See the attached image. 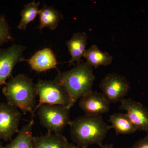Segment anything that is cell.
Segmentation results:
<instances>
[{
    "label": "cell",
    "mask_w": 148,
    "mask_h": 148,
    "mask_svg": "<svg viewBox=\"0 0 148 148\" xmlns=\"http://www.w3.org/2000/svg\"><path fill=\"white\" fill-rule=\"evenodd\" d=\"M71 138L75 145L83 148L92 145L101 147L110 125L104 121L102 116L84 115L71 121L69 125Z\"/></svg>",
    "instance_id": "6da1fadb"
},
{
    "label": "cell",
    "mask_w": 148,
    "mask_h": 148,
    "mask_svg": "<svg viewBox=\"0 0 148 148\" xmlns=\"http://www.w3.org/2000/svg\"><path fill=\"white\" fill-rule=\"evenodd\" d=\"M7 103L24 113H33L36 106V84L26 74H18L7 82L2 89Z\"/></svg>",
    "instance_id": "7a4b0ae2"
},
{
    "label": "cell",
    "mask_w": 148,
    "mask_h": 148,
    "mask_svg": "<svg viewBox=\"0 0 148 148\" xmlns=\"http://www.w3.org/2000/svg\"><path fill=\"white\" fill-rule=\"evenodd\" d=\"M95 79L92 68L86 62H82L69 71L58 72L54 79L65 88L72 108L84 95L92 90Z\"/></svg>",
    "instance_id": "3957f363"
},
{
    "label": "cell",
    "mask_w": 148,
    "mask_h": 148,
    "mask_svg": "<svg viewBox=\"0 0 148 148\" xmlns=\"http://www.w3.org/2000/svg\"><path fill=\"white\" fill-rule=\"evenodd\" d=\"M37 111L40 123L49 132L62 134L64 128L71 121L70 109L66 106L45 104Z\"/></svg>",
    "instance_id": "277c9868"
},
{
    "label": "cell",
    "mask_w": 148,
    "mask_h": 148,
    "mask_svg": "<svg viewBox=\"0 0 148 148\" xmlns=\"http://www.w3.org/2000/svg\"><path fill=\"white\" fill-rule=\"evenodd\" d=\"M36 86L39 100L32 114V119L38 108L45 104L61 105L70 109L72 108L68 93L63 86L55 80H39Z\"/></svg>",
    "instance_id": "5b68a950"
},
{
    "label": "cell",
    "mask_w": 148,
    "mask_h": 148,
    "mask_svg": "<svg viewBox=\"0 0 148 148\" xmlns=\"http://www.w3.org/2000/svg\"><path fill=\"white\" fill-rule=\"evenodd\" d=\"M100 87L110 103H117L124 99L129 91L130 83L123 76L111 73L103 78Z\"/></svg>",
    "instance_id": "8992f818"
},
{
    "label": "cell",
    "mask_w": 148,
    "mask_h": 148,
    "mask_svg": "<svg viewBox=\"0 0 148 148\" xmlns=\"http://www.w3.org/2000/svg\"><path fill=\"white\" fill-rule=\"evenodd\" d=\"M25 49L24 46L18 44L0 48V86L5 84L7 80L11 77L16 64L26 61L23 55Z\"/></svg>",
    "instance_id": "52a82bcc"
},
{
    "label": "cell",
    "mask_w": 148,
    "mask_h": 148,
    "mask_svg": "<svg viewBox=\"0 0 148 148\" xmlns=\"http://www.w3.org/2000/svg\"><path fill=\"white\" fill-rule=\"evenodd\" d=\"M21 114L18 109L7 103L0 102V139L11 141L18 133Z\"/></svg>",
    "instance_id": "ba28073f"
},
{
    "label": "cell",
    "mask_w": 148,
    "mask_h": 148,
    "mask_svg": "<svg viewBox=\"0 0 148 148\" xmlns=\"http://www.w3.org/2000/svg\"><path fill=\"white\" fill-rule=\"evenodd\" d=\"M110 103L103 93L91 90L79 99V106L85 114L102 116L110 110Z\"/></svg>",
    "instance_id": "9c48e42d"
},
{
    "label": "cell",
    "mask_w": 148,
    "mask_h": 148,
    "mask_svg": "<svg viewBox=\"0 0 148 148\" xmlns=\"http://www.w3.org/2000/svg\"><path fill=\"white\" fill-rule=\"evenodd\" d=\"M120 110L127 112L128 118L138 130L148 132V108L131 98L121 101Z\"/></svg>",
    "instance_id": "30bf717a"
},
{
    "label": "cell",
    "mask_w": 148,
    "mask_h": 148,
    "mask_svg": "<svg viewBox=\"0 0 148 148\" xmlns=\"http://www.w3.org/2000/svg\"><path fill=\"white\" fill-rule=\"evenodd\" d=\"M26 61L29 63L32 70L39 73L57 69L58 64L55 54L49 48H45L38 51Z\"/></svg>",
    "instance_id": "8fae6325"
},
{
    "label": "cell",
    "mask_w": 148,
    "mask_h": 148,
    "mask_svg": "<svg viewBox=\"0 0 148 148\" xmlns=\"http://www.w3.org/2000/svg\"><path fill=\"white\" fill-rule=\"evenodd\" d=\"M88 39L87 35L85 32L75 33L71 38L66 42L71 58L69 61V66L75 62L77 64L82 62V58L83 57L86 50Z\"/></svg>",
    "instance_id": "7c38bea8"
},
{
    "label": "cell",
    "mask_w": 148,
    "mask_h": 148,
    "mask_svg": "<svg viewBox=\"0 0 148 148\" xmlns=\"http://www.w3.org/2000/svg\"><path fill=\"white\" fill-rule=\"evenodd\" d=\"M69 143L63 134L49 132L33 139L34 148H67Z\"/></svg>",
    "instance_id": "4fadbf2b"
},
{
    "label": "cell",
    "mask_w": 148,
    "mask_h": 148,
    "mask_svg": "<svg viewBox=\"0 0 148 148\" xmlns=\"http://www.w3.org/2000/svg\"><path fill=\"white\" fill-rule=\"evenodd\" d=\"M83 57L88 64L95 69L100 66H109L113 61L112 56L110 53L102 51L95 45L86 50Z\"/></svg>",
    "instance_id": "5bb4252c"
},
{
    "label": "cell",
    "mask_w": 148,
    "mask_h": 148,
    "mask_svg": "<svg viewBox=\"0 0 148 148\" xmlns=\"http://www.w3.org/2000/svg\"><path fill=\"white\" fill-rule=\"evenodd\" d=\"M38 14L40 24L38 28L41 31L45 28L55 30L62 18V14L58 10L46 5L40 10Z\"/></svg>",
    "instance_id": "9a60e30c"
},
{
    "label": "cell",
    "mask_w": 148,
    "mask_h": 148,
    "mask_svg": "<svg viewBox=\"0 0 148 148\" xmlns=\"http://www.w3.org/2000/svg\"><path fill=\"white\" fill-rule=\"evenodd\" d=\"M34 120L23 126L17 133V136L4 148H34L33 147V126Z\"/></svg>",
    "instance_id": "2e32d148"
},
{
    "label": "cell",
    "mask_w": 148,
    "mask_h": 148,
    "mask_svg": "<svg viewBox=\"0 0 148 148\" xmlns=\"http://www.w3.org/2000/svg\"><path fill=\"white\" fill-rule=\"evenodd\" d=\"M108 121L111 123V128L114 130L116 135L132 134L138 130L126 114H113L110 116Z\"/></svg>",
    "instance_id": "e0dca14e"
},
{
    "label": "cell",
    "mask_w": 148,
    "mask_h": 148,
    "mask_svg": "<svg viewBox=\"0 0 148 148\" xmlns=\"http://www.w3.org/2000/svg\"><path fill=\"white\" fill-rule=\"evenodd\" d=\"M40 2L35 1L25 5L24 8L21 11V18L17 26V29L20 30H25L27 29L28 24L34 20L38 14Z\"/></svg>",
    "instance_id": "ac0fdd59"
},
{
    "label": "cell",
    "mask_w": 148,
    "mask_h": 148,
    "mask_svg": "<svg viewBox=\"0 0 148 148\" xmlns=\"http://www.w3.org/2000/svg\"><path fill=\"white\" fill-rule=\"evenodd\" d=\"M13 40L11 27L5 15L0 14V47L4 44Z\"/></svg>",
    "instance_id": "d6986e66"
},
{
    "label": "cell",
    "mask_w": 148,
    "mask_h": 148,
    "mask_svg": "<svg viewBox=\"0 0 148 148\" xmlns=\"http://www.w3.org/2000/svg\"><path fill=\"white\" fill-rule=\"evenodd\" d=\"M127 148H148V133L144 138L137 141L133 145Z\"/></svg>",
    "instance_id": "ffe728a7"
},
{
    "label": "cell",
    "mask_w": 148,
    "mask_h": 148,
    "mask_svg": "<svg viewBox=\"0 0 148 148\" xmlns=\"http://www.w3.org/2000/svg\"><path fill=\"white\" fill-rule=\"evenodd\" d=\"M67 148H83L82 147H80L79 146L73 143H69ZM100 148H103L102 147H100Z\"/></svg>",
    "instance_id": "44dd1931"
},
{
    "label": "cell",
    "mask_w": 148,
    "mask_h": 148,
    "mask_svg": "<svg viewBox=\"0 0 148 148\" xmlns=\"http://www.w3.org/2000/svg\"><path fill=\"white\" fill-rule=\"evenodd\" d=\"M103 148H113L112 144H107V145H103L101 146Z\"/></svg>",
    "instance_id": "7402d4cb"
},
{
    "label": "cell",
    "mask_w": 148,
    "mask_h": 148,
    "mask_svg": "<svg viewBox=\"0 0 148 148\" xmlns=\"http://www.w3.org/2000/svg\"><path fill=\"white\" fill-rule=\"evenodd\" d=\"M0 148H4V147L3 145L1 139H0Z\"/></svg>",
    "instance_id": "603a6c76"
}]
</instances>
